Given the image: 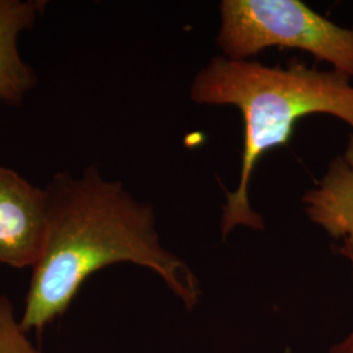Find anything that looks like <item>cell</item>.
Here are the masks:
<instances>
[{"instance_id":"cell-1","label":"cell","mask_w":353,"mask_h":353,"mask_svg":"<svg viewBox=\"0 0 353 353\" xmlns=\"http://www.w3.org/2000/svg\"><path fill=\"white\" fill-rule=\"evenodd\" d=\"M49 220L26 292L20 325L38 335L63 316L83 284L102 268L132 263L151 270L188 309L202 296L190 265L163 245L152 204L135 198L96 166L57 172L45 186Z\"/></svg>"},{"instance_id":"cell-2","label":"cell","mask_w":353,"mask_h":353,"mask_svg":"<svg viewBox=\"0 0 353 353\" xmlns=\"http://www.w3.org/2000/svg\"><path fill=\"white\" fill-rule=\"evenodd\" d=\"M190 96L201 105L234 106L243 121L240 179L236 190L228 192L220 223L224 239L236 228H265L249 199L252 174L267 152L290 141L303 118L327 114L353 131V84L334 70L297 63L270 67L220 55L195 76Z\"/></svg>"},{"instance_id":"cell-3","label":"cell","mask_w":353,"mask_h":353,"mask_svg":"<svg viewBox=\"0 0 353 353\" xmlns=\"http://www.w3.org/2000/svg\"><path fill=\"white\" fill-rule=\"evenodd\" d=\"M216 41L232 61H248L270 48L306 51L353 80V28L299 0H224Z\"/></svg>"},{"instance_id":"cell-4","label":"cell","mask_w":353,"mask_h":353,"mask_svg":"<svg viewBox=\"0 0 353 353\" xmlns=\"http://www.w3.org/2000/svg\"><path fill=\"white\" fill-rule=\"evenodd\" d=\"M48 220L46 189L0 165V265L33 268L43 248Z\"/></svg>"},{"instance_id":"cell-5","label":"cell","mask_w":353,"mask_h":353,"mask_svg":"<svg viewBox=\"0 0 353 353\" xmlns=\"http://www.w3.org/2000/svg\"><path fill=\"white\" fill-rule=\"evenodd\" d=\"M45 0H0V102L19 108L36 89L38 76L19 50V38L46 11Z\"/></svg>"},{"instance_id":"cell-6","label":"cell","mask_w":353,"mask_h":353,"mask_svg":"<svg viewBox=\"0 0 353 353\" xmlns=\"http://www.w3.org/2000/svg\"><path fill=\"white\" fill-rule=\"evenodd\" d=\"M307 217L331 239H353V132L343 153L303 198Z\"/></svg>"},{"instance_id":"cell-7","label":"cell","mask_w":353,"mask_h":353,"mask_svg":"<svg viewBox=\"0 0 353 353\" xmlns=\"http://www.w3.org/2000/svg\"><path fill=\"white\" fill-rule=\"evenodd\" d=\"M0 353H39L16 318L12 300L0 294Z\"/></svg>"},{"instance_id":"cell-8","label":"cell","mask_w":353,"mask_h":353,"mask_svg":"<svg viewBox=\"0 0 353 353\" xmlns=\"http://www.w3.org/2000/svg\"><path fill=\"white\" fill-rule=\"evenodd\" d=\"M339 252L351 263L353 272V239H347L341 241ZM330 353H353V330L352 332L341 343L335 344Z\"/></svg>"},{"instance_id":"cell-9","label":"cell","mask_w":353,"mask_h":353,"mask_svg":"<svg viewBox=\"0 0 353 353\" xmlns=\"http://www.w3.org/2000/svg\"><path fill=\"white\" fill-rule=\"evenodd\" d=\"M352 28H353V26H352Z\"/></svg>"}]
</instances>
